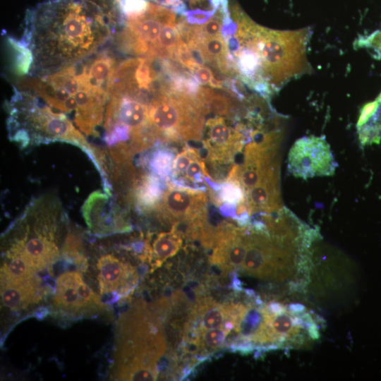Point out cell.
<instances>
[{
    "label": "cell",
    "instance_id": "cell-29",
    "mask_svg": "<svg viewBox=\"0 0 381 381\" xmlns=\"http://www.w3.org/2000/svg\"><path fill=\"white\" fill-rule=\"evenodd\" d=\"M215 11L216 9L213 11H202L198 8L186 11L183 15L189 24L201 25L205 23L214 14Z\"/></svg>",
    "mask_w": 381,
    "mask_h": 381
},
{
    "label": "cell",
    "instance_id": "cell-22",
    "mask_svg": "<svg viewBox=\"0 0 381 381\" xmlns=\"http://www.w3.org/2000/svg\"><path fill=\"white\" fill-rule=\"evenodd\" d=\"M116 61L107 54H102L86 64L87 84L109 94L111 78L116 68Z\"/></svg>",
    "mask_w": 381,
    "mask_h": 381
},
{
    "label": "cell",
    "instance_id": "cell-9",
    "mask_svg": "<svg viewBox=\"0 0 381 381\" xmlns=\"http://www.w3.org/2000/svg\"><path fill=\"white\" fill-rule=\"evenodd\" d=\"M337 164L324 137L305 136L292 145L288 156V170L296 177L306 179L331 176Z\"/></svg>",
    "mask_w": 381,
    "mask_h": 381
},
{
    "label": "cell",
    "instance_id": "cell-32",
    "mask_svg": "<svg viewBox=\"0 0 381 381\" xmlns=\"http://www.w3.org/2000/svg\"><path fill=\"white\" fill-rule=\"evenodd\" d=\"M211 3L214 7V9L220 10L225 15L229 14L228 11L227 0H211Z\"/></svg>",
    "mask_w": 381,
    "mask_h": 381
},
{
    "label": "cell",
    "instance_id": "cell-6",
    "mask_svg": "<svg viewBox=\"0 0 381 381\" xmlns=\"http://www.w3.org/2000/svg\"><path fill=\"white\" fill-rule=\"evenodd\" d=\"M27 101L22 103L20 114L25 126L13 131L10 138L23 147L28 144L47 143L61 141L73 144L82 149L94 162L99 171L101 152L91 147L83 135L74 126L71 120L63 113L54 112L49 107H38L36 99L25 95Z\"/></svg>",
    "mask_w": 381,
    "mask_h": 381
},
{
    "label": "cell",
    "instance_id": "cell-16",
    "mask_svg": "<svg viewBox=\"0 0 381 381\" xmlns=\"http://www.w3.org/2000/svg\"><path fill=\"white\" fill-rule=\"evenodd\" d=\"M227 321H231L229 303L222 305L205 298L193 308L186 329L193 331V337L198 336L205 330L222 327Z\"/></svg>",
    "mask_w": 381,
    "mask_h": 381
},
{
    "label": "cell",
    "instance_id": "cell-10",
    "mask_svg": "<svg viewBox=\"0 0 381 381\" xmlns=\"http://www.w3.org/2000/svg\"><path fill=\"white\" fill-rule=\"evenodd\" d=\"M110 195L100 190L94 191L82 206L83 217L95 235H111L131 229L126 214Z\"/></svg>",
    "mask_w": 381,
    "mask_h": 381
},
{
    "label": "cell",
    "instance_id": "cell-28",
    "mask_svg": "<svg viewBox=\"0 0 381 381\" xmlns=\"http://www.w3.org/2000/svg\"><path fill=\"white\" fill-rule=\"evenodd\" d=\"M148 4L146 0H120L121 10L127 17L142 14L146 11Z\"/></svg>",
    "mask_w": 381,
    "mask_h": 381
},
{
    "label": "cell",
    "instance_id": "cell-3",
    "mask_svg": "<svg viewBox=\"0 0 381 381\" xmlns=\"http://www.w3.org/2000/svg\"><path fill=\"white\" fill-rule=\"evenodd\" d=\"M58 198L41 196L26 207L17 224L23 231L7 254L20 255L35 271H41L59 259L56 234L65 214Z\"/></svg>",
    "mask_w": 381,
    "mask_h": 381
},
{
    "label": "cell",
    "instance_id": "cell-34",
    "mask_svg": "<svg viewBox=\"0 0 381 381\" xmlns=\"http://www.w3.org/2000/svg\"><path fill=\"white\" fill-rule=\"evenodd\" d=\"M193 1H199V0H193Z\"/></svg>",
    "mask_w": 381,
    "mask_h": 381
},
{
    "label": "cell",
    "instance_id": "cell-25",
    "mask_svg": "<svg viewBox=\"0 0 381 381\" xmlns=\"http://www.w3.org/2000/svg\"><path fill=\"white\" fill-rule=\"evenodd\" d=\"M232 329L233 323L226 322L222 327L203 331L198 335L201 350L212 351L222 348Z\"/></svg>",
    "mask_w": 381,
    "mask_h": 381
},
{
    "label": "cell",
    "instance_id": "cell-15",
    "mask_svg": "<svg viewBox=\"0 0 381 381\" xmlns=\"http://www.w3.org/2000/svg\"><path fill=\"white\" fill-rule=\"evenodd\" d=\"M171 177L176 185L195 189H202L212 178L199 151L191 147H186L176 155Z\"/></svg>",
    "mask_w": 381,
    "mask_h": 381
},
{
    "label": "cell",
    "instance_id": "cell-24",
    "mask_svg": "<svg viewBox=\"0 0 381 381\" xmlns=\"http://www.w3.org/2000/svg\"><path fill=\"white\" fill-rule=\"evenodd\" d=\"M181 40L176 23L164 25L157 39L152 59L155 57L173 59L176 47Z\"/></svg>",
    "mask_w": 381,
    "mask_h": 381
},
{
    "label": "cell",
    "instance_id": "cell-19",
    "mask_svg": "<svg viewBox=\"0 0 381 381\" xmlns=\"http://www.w3.org/2000/svg\"><path fill=\"white\" fill-rule=\"evenodd\" d=\"M23 87L31 89L50 107L62 112L75 111L76 102L65 89L55 87L44 78H32L21 82Z\"/></svg>",
    "mask_w": 381,
    "mask_h": 381
},
{
    "label": "cell",
    "instance_id": "cell-30",
    "mask_svg": "<svg viewBox=\"0 0 381 381\" xmlns=\"http://www.w3.org/2000/svg\"><path fill=\"white\" fill-rule=\"evenodd\" d=\"M192 73L198 83L201 85H209L214 76L212 70L205 66L198 67Z\"/></svg>",
    "mask_w": 381,
    "mask_h": 381
},
{
    "label": "cell",
    "instance_id": "cell-4",
    "mask_svg": "<svg viewBox=\"0 0 381 381\" xmlns=\"http://www.w3.org/2000/svg\"><path fill=\"white\" fill-rule=\"evenodd\" d=\"M308 28L274 30L258 25L246 44L260 56L263 75L273 92L291 79L309 73L306 45Z\"/></svg>",
    "mask_w": 381,
    "mask_h": 381
},
{
    "label": "cell",
    "instance_id": "cell-20",
    "mask_svg": "<svg viewBox=\"0 0 381 381\" xmlns=\"http://www.w3.org/2000/svg\"><path fill=\"white\" fill-rule=\"evenodd\" d=\"M163 179L149 173L136 181L133 186V197L140 210L150 212L155 210L166 190Z\"/></svg>",
    "mask_w": 381,
    "mask_h": 381
},
{
    "label": "cell",
    "instance_id": "cell-18",
    "mask_svg": "<svg viewBox=\"0 0 381 381\" xmlns=\"http://www.w3.org/2000/svg\"><path fill=\"white\" fill-rule=\"evenodd\" d=\"M1 298L11 310L24 309L37 303L42 298L40 280L37 277L26 282H2Z\"/></svg>",
    "mask_w": 381,
    "mask_h": 381
},
{
    "label": "cell",
    "instance_id": "cell-8",
    "mask_svg": "<svg viewBox=\"0 0 381 381\" xmlns=\"http://www.w3.org/2000/svg\"><path fill=\"white\" fill-rule=\"evenodd\" d=\"M207 197L202 189L169 184L154 212L157 217L173 226L179 222L202 225L207 214Z\"/></svg>",
    "mask_w": 381,
    "mask_h": 381
},
{
    "label": "cell",
    "instance_id": "cell-17",
    "mask_svg": "<svg viewBox=\"0 0 381 381\" xmlns=\"http://www.w3.org/2000/svg\"><path fill=\"white\" fill-rule=\"evenodd\" d=\"M193 98L205 115L212 113L215 116L235 118L241 109L240 99L229 91L224 93L210 87H199Z\"/></svg>",
    "mask_w": 381,
    "mask_h": 381
},
{
    "label": "cell",
    "instance_id": "cell-14",
    "mask_svg": "<svg viewBox=\"0 0 381 381\" xmlns=\"http://www.w3.org/2000/svg\"><path fill=\"white\" fill-rule=\"evenodd\" d=\"M97 269L101 294H125L137 282L134 268L113 254L102 255Z\"/></svg>",
    "mask_w": 381,
    "mask_h": 381
},
{
    "label": "cell",
    "instance_id": "cell-5",
    "mask_svg": "<svg viewBox=\"0 0 381 381\" xmlns=\"http://www.w3.org/2000/svg\"><path fill=\"white\" fill-rule=\"evenodd\" d=\"M147 120L156 140L181 143L202 138L205 114L194 98L183 92L156 95L148 104Z\"/></svg>",
    "mask_w": 381,
    "mask_h": 381
},
{
    "label": "cell",
    "instance_id": "cell-27",
    "mask_svg": "<svg viewBox=\"0 0 381 381\" xmlns=\"http://www.w3.org/2000/svg\"><path fill=\"white\" fill-rule=\"evenodd\" d=\"M224 16L223 12L216 9L214 14L205 23L198 25V31L202 39L220 35Z\"/></svg>",
    "mask_w": 381,
    "mask_h": 381
},
{
    "label": "cell",
    "instance_id": "cell-21",
    "mask_svg": "<svg viewBox=\"0 0 381 381\" xmlns=\"http://www.w3.org/2000/svg\"><path fill=\"white\" fill-rule=\"evenodd\" d=\"M183 244L181 236L172 231L157 234L150 246L145 244V258H147L153 269L160 266L166 260L174 256Z\"/></svg>",
    "mask_w": 381,
    "mask_h": 381
},
{
    "label": "cell",
    "instance_id": "cell-13",
    "mask_svg": "<svg viewBox=\"0 0 381 381\" xmlns=\"http://www.w3.org/2000/svg\"><path fill=\"white\" fill-rule=\"evenodd\" d=\"M76 102L74 121L80 131L87 135H96V128L104 118L105 103L109 94L90 87L87 82L74 95Z\"/></svg>",
    "mask_w": 381,
    "mask_h": 381
},
{
    "label": "cell",
    "instance_id": "cell-12",
    "mask_svg": "<svg viewBox=\"0 0 381 381\" xmlns=\"http://www.w3.org/2000/svg\"><path fill=\"white\" fill-rule=\"evenodd\" d=\"M242 125L234 128L224 117L210 118L205 123V138L202 140L206 159L213 166L220 167L233 162L245 142Z\"/></svg>",
    "mask_w": 381,
    "mask_h": 381
},
{
    "label": "cell",
    "instance_id": "cell-26",
    "mask_svg": "<svg viewBox=\"0 0 381 381\" xmlns=\"http://www.w3.org/2000/svg\"><path fill=\"white\" fill-rule=\"evenodd\" d=\"M9 44L16 53L14 69L17 74H26L32 62V54L23 42H19L13 38H8Z\"/></svg>",
    "mask_w": 381,
    "mask_h": 381
},
{
    "label": "cell",
    "instance_id": "cell-31",
    "mask_svg": "<svg viewBox=\"0 0 381 381\" xmlns=\"http://www.w3.org/2000/svg\"><path fill=\"white\" fill-rule=\"evenodd\" d=\"M237 31V24L230 17L229 14L224 17L223 25L222 28V35L223 38H226L234 35Z\"/></svg>",
    "mask_w": 381,
    "mask_h": 381
},
{
    "label": "cell",
    "instance_id": "cell-7",
    "mask_svg": "<svg viewBox=\"0 0 381 381\" xmlns=\"http://www.w3.org/2000/svg\"><path fill=\"white\" fill-rule=\"evenodd\" d=\"M175 23L173 10L149 2L144 13L127 17L117 37L118 45L125 52L150 59L162 27Z\"/></svg>",
    "mask_w": 381,
    "mask_h": 381
},
{
    "label": "cell",
    "instance_id": "cell-2",
    "mask_svg": "<svg viewBox=\"0 0 381 381\" xmlns=\"http://www.w3.org/2000/svg\"><path fill=\"white\" fill-rule=\"evenodd\" d=\"M166 349L159 322L138 307L118 322L114 375L119 380H155Z\"/></svg>",
    "mask_w": 381,
    "mask_h": 381
},
{
    "label": "cell",
    "instance_id": "cell-23",
    "mask_svg": "<svg viewBox=\"0 0 381 381\" xmlns=\"http://www.w3.org/2000/svg\"><path fill=\"white\" fill-rule=\"evenodd\" d=\"M176 156L172 149L158 147L148 155L145 164L150 174L164 179L171 175Z\"/></svg>",
    "mask_w": 381,
    "mask_h": 381
},
{
    "label": "cell",
    "instance_id": "cell-33",
    "mask_svg": "<svg viewBox=\"0 0 381 381\" xmlns=\"http://www.w3.org/2000/svg\"><path fill=\"white\" fill-rule=\"evenodd\" d=\"M377 100L379 102L381 103V94H380V95L379 96V97L377 98Z\"/></svg>",
    "mask_w": 381,
    "mask_h": 381
},
{
    "label": "cell",
    "instance_id": "cell-1",
    "mask_svg": "<svg viewBox=\"0 0 381 381\" xmlns=\"http://www.w3.org/2000/svg\"><path fill=\"white\" fill-rule=\"evenodd\" d=\"M83 8L73 4L54 20L34 24L30 36L36 66L61 69L92 54L109 37L104 17L90 16Z\"/></svg>",
    "mask_w": 381,
    "mask_h": 381
},
{
    "label": "cell",
    "instance_id": "cell-11",
    "mask_svg": "<svg viewBox=\"0 0 381 381\" xmlns=\"http://www.w3.org/2000/svg\"><path fill=\"white\" fill-rule=\"evenodd\" d=\"M55 307L71 316H78L103 308L100 297L83 281L78 272H66L56 279Z\"/></svg>",
    "mask_w": 381,
    "mask_h": 381
}]
</instances>
